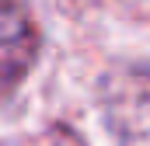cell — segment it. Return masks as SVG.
Returning a JSON list of instances; mask_svg holds the SVG:
<instances>
[{
  "label": "cell",
  "mask_w": 150,
  "mask_h": 146,
  "mask_svg": "<svg viewBox=\"0 0 150 146\" xmlns=\"http://www.w3.org/2000/svg\"><path fill=\"white\" fill-rule=\"evenodd\" d=\"M105 122L119 146H150V70L119 66L98 84Z\"/></svg>",
  "instance_id": "6da1fadb"
},
{
  "label": "cell",
  "mask_w": 150,
  "mask_h": 146,
  "mask_svg": "<svg viewBox=\"0 0 150 146\" xmlns=\"http://www.w3.org/2000/svg\"><path fill=\"white\" fill-rule=\"evenodd\" d=\"M35 45H38V38H35L28 14H21L14 0H4V80H7V91L32 66Z\"/></svg>",
  "instance_id": "7a4b0ae2"
}]
</instances>
